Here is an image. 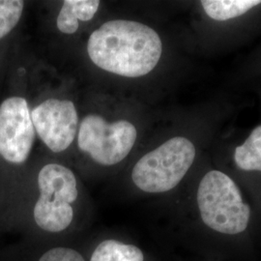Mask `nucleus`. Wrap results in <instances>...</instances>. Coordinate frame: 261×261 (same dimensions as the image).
<instances>
[{
    "label": "nucleus",
    "mask_w": 261,
    "mask_h": 261,
    "mask_svg": "<svg viewBox=\"0 0 261 261\" xmlns=\"http://www.w3.org/2000/svg\"><path fill=\"white\" fill-rule=\"evenodd\" d=\"M230 114L227 103H205L190 130L168 137L140 156L130 169L133 186L146 196L174 194L223 137Z\"/></svg>",
    "instance_id": "obj_2"
},
{
    "label": "nucleus",
    "mask_w": 261,
    "mask_h": 261,
    "mask_svg": "<svg viewBox=\"0 0 261 261\" xmlns=\"http://www.w3.org/2000/svg\"><path fill=\"white\" fill-rule=\"evenodd\" d=\"M211 154L240 183L261 212V123L238 141H224L222 137Z\"/></svg>",
    "instance_id": "obj_7"
},
{
    "label": "nucleus",
    "mask_w": 261,
    "mask_h": 261,
    "mask_svg": "<svg viewBox=\"0 0 261 261\" xmlns=\"http://www.w3.org/2000/svg\"><path fill=\"white\" fill-rule=\"evenodd\" d=\"M87 54L95 66L113 75L141 79L158 69L165 54L161 33L133 19H112L94 30Z\"/></svg>",
    "instance_id": "obj_3"
},
{
    "label": "nucleus",
    "mask_w": 261,
    "mask_h": 261,
    "mask_svg": "<svg viewBox=\"0 0 261 261\" xmlns=\"http://www.w3.org/2000/svg\"><path fill=\"white\" fill-rule=\"evenodd\" d=\"M35 140V128L28 101L10 97L0 105V156L11 164L28 161Z\"/></svg>",
    "instance_id": "obj_8"
},
{
    "label": "nucleus",
    "mask_w": 261,
    "mask_h": 261,
    "mask_svg": "<svg viewBox=\"0 0 261 261\" xmlns=\"http://www.w3.org/2000/svg\"><path fill=\"white\" fill-rule=\"evenodd\" d=\"M35 132L48 149L61 153L74 142L79 130V113L68 99L48 98L31 112Z\"/></svg>",
    "instance_id": "obj_9"
},
{
    "label": "nucleus",
    "mask_w": 261,
    "mask_h": 261,
    "mask_svg": "<svg viewBox=\"0 0 261 261\" xmlns=\"http://www.w3.org/2000/svg\"><path fill=\"white\" fill-rule=\"evenodd\" d=\"M196 45L207 54L237 47L261 33V0L196 1Z\"/></svg>",
    "instance_id": "obj_4"
},
{
    "label": "nucleus",
    "mask_w": 261,
    "mask_h": 261,
    "mask_svg": "<svg viewBox=\"0 0 261 261\" xmlns=\"http://www.w3.org/2000/svg\"><path fill=\"white\" fill-rule=\"evenodd\" d=\"M24 8L21 0H0V39L8 35L18 24Z\"/></svg>",
    "instance_id": "obj_12"
},
{
    "label": "nucleus",
    "mask_w": 261,
    "mask_h": 261,
    "mask_svg": "<svg viewBox=\"0 0 261 261\" xmlns=\"http://www.w3.org/2000/svg\"><path fill=\"white\" fill-rule=\"evenodd\" d=\"M37 261H87L84 253L70 246H51L44 250Z\"/></svg>",
    "instance_id": "obj_13"
},
{
    "label": "nucleus",
    "mask_w": 261,
    "mask_h": 261,
    "mask_svg": "<svg viewBox=\"0 0 261 261\" xmlns=\"http://www.w3.org/2000/svg\"><path fill=\"white\" fill-rule=\"evenodd\" d=\"M76 136L79 148L95 164L113 167L128 157L139 130L128 120L108 122L103 116L90 113L81 122Z\"/></svg>",
    "instance_id": "obj_6"
},
{
    "label": "nucleus",
    "mask_w": 261,
    "mask_h": 261,
    "mask_svg": "<svg viewBox=\"0 0 261 261\" xmlns=\"http://www.w3.org/2000/svg\"><path fill=\"white\" fill-rule=\"evenodd\" d=\"M87 261H155L136 243L105 238L94 247Z\"/></svg>",
    "instance_id": "obj_10"
},
{
    "label": "nucleus",
    "mask_w": 261,
    "mask_h": 261,
    "mask_svg": "<svg viewBox=\"0 0 261 261\" xmlns=\"http://www.w3.org/2000/svg\"><path fill=\"white\" fill-rule=\"evenodd\" d=\"M100 4L98 0H66L56 19L58 30L66 35L75 34L80 28V21L93 19Z\"/></svg>",
    "instance_id": "obj_11"
},
{
    "label": "nucleus",
    "mask_w": 261,
    "mask_h": 261,
    "mask_svg": "<svg viewBox=\"0 0 261 261\" xmlns=\"http://www.w3.org/2000/svg\"><path fill=\"white\" fill-rule=\"evenodd\" d=\"M174 194L170 238L193 256L253 261L261 252L260 210L211 151Z\"/></svg>",
    "instance_id": "obj_1"
},
{
    "label": "nucleus",
    "mask_w": 261,
    "mask_h": 261,
    "mask_svg": "<svg viewBox=\"0 0 261 261\" xmlns=\"http://www.w3.org/2000/svg\"><path fill=\"white\" fill-rule=\"evenodd\" d=\"M39 196L33 207V220L42 233L58 237L71 230L80 196L79 182L71 168L49 163L37 176Z\"/></svg>",
    "instance_id": "obj_5"
},
{
    "label": "nucleus",
    "mask_w": 261,
    "mask_h": 261,
    "mask_svg": "<svg viewBox=\"0 0 261 261\" xmlns=\"http://www.w3.org/2000/svg\"><path fill=\"white\" fill-rule=\"evenodd\" d=\"M246 73L249 75L261 76V45L252 55L246 67Z\"/></svg>",
    "instance_id": "obj_14"
},
{
    "label": "nucleus",
    "mask_w": 261,
    "mask_h": 261,
    "mask_svg": "<svg viewBox=\"0 0 261 261\" xmlns=\"http://www.w3.org/2000/svg\"><path fill=\"white\" fill-rule=\"evenodd\" d=\"M173 261H215V260H209V259H204V258H200V257H196V256H193L192 258H189V259H175Z\"/></svg>",
    "instance_id": "obj_15"
}]
</instances>
